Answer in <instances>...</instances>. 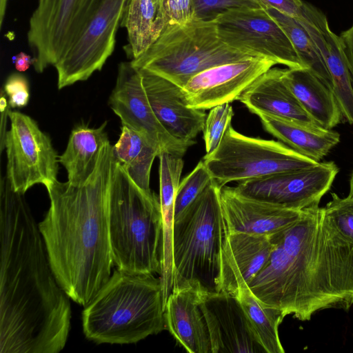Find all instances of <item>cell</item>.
<instances>
[{"label":"cell","instance_id":"e575fe53","mask_svg":"<svg viewBox=\"0 0 353 353\" xmlns=\"http://www.w3.org/2000/svg\"><path fill=\"white\" fill-rule=\"evenodd\" d=\"M3 88L8 97L10 108H23L28 105L30 99L29 83L24 75L11 74L6 79Z\"/></svg>","mask_w":353,"mask_h":353},{"label":"cell","instance_id":"1f68e13d","mask_svg":"<svg viewBox=\"0 0 353 353\" xmlns=\"http://www.w3.org/2000/svg\"><path fill=\"white\" fill-rule=\"evenodd\" d=\"M234 113L230 103H225L210 109L203 128V139L206 154L213 152L220 144Z\"/></svg>","mask_w":353,"mask_h":353},{"label":"cell","instance_id":"f1b7e54d","mask_svg":"<svg viewBox=\"0 0 353 353\" xmlns=\"http://www.w3.org/2000/svg\"><path fill=\"white\" fill-rule=\"evenodd\" d=\"M265 10L285 32L303 67L310 70L332 90V79L327 65L313 41L299 21L274 8Z\"/></svg>","mask_w":353,"mask_h":353},{"label":"cell","instance_id":"2e32d148","mask_svg":"<svg viewBox=\"0 0 353 353\" xmlns=\"http://www.w3.org/2000/svg\"><path fill=\"white\" fill-rule=\"evenodd\" d=\"M200 307L208 325L212 353H266L233 294L201 289Z\"/></svg>","mask_w":353,"mask_h":353},{"label":"cell","instance_id":"d6986e66","mask_svg":"<svg viewBox=\"0 0 353 353\" xmlns=\"http://www.w3.org/2000/svg\"><path fill=\"white\" fill-rule=\"evenodd\" d=\"M272 249L271 236L228 232L220 254L216 292L234 294L247 286L265 265Z\"/></svg>","mask_w":353,"mask_h":353},{"label":"cell","instance_id":"5b68a950","mask_svg":"<svg viewBox=\"0 0 353 353\" xmlns=\"http://www.w3.org/2000/svg\"><path fill=\"white\" fill-rule=\"evenodd\" d=\"M114 265L132 274H161L162 216L159 196L137 185L114 159L107 198Z\"/></svg>","mask_w":353,"mask_h":353},{"label":"cell","instance_id":"e0dca14e","mask_svg":"<svg viewBox=\"0 0 353 353\" xmlns=\"http://www.w3.org/2000/svg\"><path fill=\"white\" fill-rule=\"evenodd\" d=\"M138 70L149 103L162 125L174 138L195 144L194 139L203 128L205 110L189 106L182 88L148 70Z\"/></svg>","mask_w":353,"mask_h":353},{"label":"cell","instance_id":"277c9868","mask_svg":"<svg viewBox=\"0 0 353 353\" xmlns=\"http://www.w3.org/2000/svg\"><path fill=\"white\" fill-rule=\"evenodd\" d=\"M83 330L97 343H135L165 329L160 277L114 270L84 307Z\"/></svg>","mask_w":353,"mask_h":353},{"label":"cell","instance_id":"f546056e","mask_svg":"<svg viewBox=\"0 0 353 353\" xmlns=\"http://www.w3.org/2000/svg\"><path fill=\"white\" fill-rule=\"evenodd\" d=\"M159 159V201L162 223L171 225L174 223V203L184 161L182 157L167 152L158 156Z\"/></svg>","mask_w":353,"mask_h":353},{"label":"cell","instance_id":"4dcf8cb0","mask_svg":"<svg viewBox=\"0 0 353 353\" xmlns=\"http://www.w3.org/2000/svg\"><path fill=\"white\" fill-rule=\"evenodd\" d=\"M214 181L203 160L181 182L176 195L174 219L190 207Z\"/></svg>","mask_w":353,"mask_h":353},{"label":"cell","instance_id":"74e56055","mask_svg":"<svg viewBox=\"0 0 353 353\" xmlns=\"http://www.w3.org/2000/svg\"><path fill=\"white\" fill-rule=\"evenodd\" d=\"M353 82V24L339 36Z\"/></svg>","mask_w":353,"mask_h":353},{"label":"cell","instance_id":"836d02e7","mask_svg":"<svg viewBox=\"0 0 353 353\" xmlns=\"http://www.w3.org/2000/svg\"><path fill=\"white\" fill-rule=\"evenodd\" d=\"M195 17L194 0H162L157 19L158 37L166 26L184 23Z\"/></svg>","mask_w":353,"mask_h":353},{"label":"cell","instance_id":"5bb4252c","mask_svg":"<svg viewBox=\"0 0 353 353\" xmlns=\"http://www.w3.org/2000/svg\"><path fill=\"white\" fill-rule=\"evenodd\" d=\"M108 103L123 126L145 137L159 153L167 152L183 157L194 145L174 138L162 125L149 103L140 72L131 61L119 64Z\"/></svg>","mask_w":353,"mask_h":353},{"label":"cell","instance_id":"7c38bea8","mask_svg":"<svg viewBox=\"0 0 353 353\" xmlns=\"http://www.w3.org/2000/svg\"><path fill=\"white\" fill-rule=\"evenodd\" d=\"M128 0H103L77 40L54 66L61 90L87 80L112 54Z\"/></svg>","mask_w":353,"mask_h":353},{"label":"cell","instance_id":"9c48e42d","mask_svg":"<svg viewBox=\"0 0 353 353\" xmlns=\"http://www.w3.org/2000/svg\"><path fill=\"white\" fill-rule=\"evenodd\" d=\"M103 0H39L29 21L28 45L37 72L54 66L77 40Z\"/></svg>","mask_w":353,"mask_h":353},{"label":"cell","instance_id":"603a6c76","mask_svg":"<svg viewBox=\"0 0 353 353\" xmlns=\"http://www.w3.org/2000/svg\"><path fill=\"white\" fill-rule=\"evenodd\" d=\"M283 79L315 123L332 130L343 119L333 91L307 68L283 70Z\"/></svg>","mask_w":353,"mask_h":353},{"label":"cell","instance_id":"d590c367","mask_svg":"<svg viewBox=\"0 0 353 353\" xmlns=\"http://www.w3.org/2000/svg\"><path fill=\"white\" fill-rule=\"evenodd\" d=\"M196 17L212 19L219 13L232 8L257 6L246 0H194Z\"/></svg>","mask_w":353,"mask_h":353},{"label":"cell","instance_id":"ab89813d","mask_svg":"<svg viewBox=\"0 0 353 353\" xmlns=\"http://www.w3.org/2000/svg\"><path fill=\"white\" fill-rule=\"evenodd\" d=\"M8 0H0V28H1L6 15Z\"/></svg>","mask_w":353,"mask_h":353},{"label":"cell","instance_id":"44dd1931","mask_svg":"<svg viewBox=\"0 0 353 353\" xmlns=\"http://www.w3.org/2000/svg\"><path fill=\"white\" fill-rule=\"evenodd\" d=\"M199 285L174 286L165 306V329L188 352L212 353L208 325L200 307Z\"/></svg>","mask_w":353,"mask_h":353},{"label":"cell","instance_id":"3957f363","mask_svg":"<svg viewBox=\"0 0 353 353\" xmlns=\"http://www.w3.org/2000/svg\"><path fill=\"white\" fill-rule=\"evenodd\" d=\"M114 162L109 141L85 182L46 185L50 205L38 225L48 258L59 286L83 307L109 280L114 265L107 215Z\"/></svg>","mask_w":353,"mask_h":353},{"label":"cell","instance_id":"4fadbf2b","mask_svg":"<svg viewBox=\"0 0 353 353\" xmlns=\"http://www.w3.org/2000/svg\"><path fill=\"white\" fill-rule=\"evenodd\" d=\"M334 161L239 181L240 194L279 207L301 210L319 205L339 172Z\"/></svg>","mask_w":353,"mask_h":353},{"label":"cell","instance_id":"6da1fadb","mask_svg":"<svg viewBox=\"0 0 353 353\" xmlns=\"http://www.w3.org/2000/svg\"><path fill=\"white\" fill-rule=\"evenodd\" d=\"M0 352L58 353L70 327L68 296L52 270L24 194L0 188Z\"/></svg>","mask_w":353,"mask_h":353},{"label":"cell","instance_id":"8fae6325","mask_svg":"<svg viewBox=\"0 0 353 353\" xmlns=\"http://www.w3.org/2000/svg\"><path fill=\"white\" fill-rule=\"evenodd\" d=\"M218 34L228 46L288 67L305 68L285 32L263 8L241 6L214 17Z\"/></svg>","mask_w":353,"mask_h":353},{"label":"cell","instance_id":"7a4b0ae2","mask_svg":"<svg viewBox=\"0 0 353 353\" xmlns=\"http://www.w3.org/2000/svg\"><path fill=\"white\" fill-rule=\"evenodd\" d=\"M273 249L248 285L264 305L310 321L317 312L353 305V243L319 205L271 236Z\"/></svg>","mask_w":353,"mask_h":353},{"label":"cell","instance_id":"d6a6232c","mask_svg":"<svg viewBox=\"0 0 353 353\" xmlns=\"http://www.w3.org/2000/svg\"><path fill=\"white\" fill-rule=\"evenodd\" d=\"M324 209L339 233L353 243V199L332 193Z\"/></svg>","mask_w":353,"mask_h":353},{"label":"cell","instance_id":"8992f818","mask_svg":"<svg viewBox=\"0 0 353 353\" xmlns=\"http://www.w3.org/2000/svg\"><path fill=\"white\" fill-rule=\"evenodd\" d=\"M214 181L178 217L173 230L174 286L199 285L216 291L221 251L228 228Z\"/></svg>","mask_w":353,"mask_h":353},{"label":"cell","instance_id":"cb8c5ba5","mask_svg":"<svg viewBox=\"0 0 353 353\" xmlns=\"http://www.w3.org/2000/svg\"><path fill=\"white\" fill-rule=\"evenodd\" d=\"M263 128L296 152L320 162L340 141L336 131L269 114H259Z\"/></svg>","mask_w":353,"mask_h":353},{"label":"cell","instance_id":"9a60e30c","mask_svg":"<svg viewBox=\"0 0 353 353\" xmlns=\"http://www.w3.org/2000/svg\"><path fill=\"white\" fill-rule=\"evenodd\" d=\"M276 64L267 57H252L220 64L194 75L182 89L189 106L210 110L238 100L259 76Z\"/></svg>","mask_w":353,"mask_h":353},{"label":"cell","instance_id":"52a82bcc","mask_svg":"<svg viewBox=\"0 0 353 353\" xmlns=\"http://www.w3.org/2000/svg\"><path fill=\"white\" fill-rule=\"evenodd\" d=\"M256 57L233 48L220 39L216 21L195 17L169 24L134 67L145 69L181 88L198 73L223 63Z\"/></svg>","mask_w":353,"mask_h":353},{"label":"cell","instance_id":"f35d334b","mask_svg":"<svg viewBox=\"0 0 353 353\" xmlns=\"http://www.w3.org/2000/svg\"><path fill=\"white\" fill-rule=\"evenodd\" d=\"M13 60L15 68L19 72H25L33 63V58L23 52L17 54Z\"/></svg>","mask_w":353,"mask_h":353},{"label":"cell","instance_id":"ac0fdd59","mask_svg":"<svg viewBox=\"0 0 353 353\" xmlns=\"http://www.w3.org/2000/svg\"><path fill=\"white\" fill-rule=\"evenodd\" d=\"M296 19L308 33L327 65L343 119L353 125V82L339 36L331 30L324 13L307 2H303L301 15Z\"/></svg>","mask_w":353,"mask_h":353},{"label":"cell","instance_id":"484cf974","mask_svg":"<svg viewBox=\"0 0 353 353\" xmlns=\"http://www.w3.org/2000/svg\"><path fill=\"white\" fill-rule=\"evenodd\" d=\"M112 150L114 159L134 183L147 193H152L150 172L154 159L160 154L159 150L141 134L123 125Z\"/></svg>","mask_w":353,"mask_h":353},{"label":"cell","instance_id":"8d00e7d4","mask_svg":"<svg viewBox=\"0 0 353 353\" xmlns=\"http://www.w3.org/2000/svg\"><path fill=\"white\" fill-rule=\"evenodd\" d=\"M258 6L267 9L274 8L292 17L298 19L301 15L303 1L301 0H246Z\"/></svg>","mask_w":353,"mask_h":353},{"label":"cell","instance_id":"4316f807","mask_svg":"<svg viewBox=\"0 0 353 353\" xmlns=\"http://www.w3.org/2000/svg\"><path fill=\"white\" fill-rule=\"evenodd\" d=\"M161 0H128L121 23L128 32L124 48L128 58L142 55L157 39V19Z\"/></svg>","mask_w":353,"mask_h":353},{"label":"cell","instance_id":"83f0119b","mask_svg":"<svg viewBox=\"0 0 353 353\" xmlns=\"http://www.w3.org/2000/svg\"><path fill=\"white\" fill-rule=\"evenodd\" d=\"M233 295L242 307L253 332L266 353H284L279 335V326L286 316L283 312L264 305L248 285L238 289Z\"/></svg>","mask_w":353,"mask_h":353},{"label":"cell","instance_id":"d4e9b609","mask_svg":"<svg viewBox=\"0 0 353 353\" xmlns=\"http://www.w3.org/2000/svg\"><path fill=\"white\" fill-rule=\"evenodd\" d=\"M106 125L107 121L98 128L81 123L72 130L66 148L59 157L70 183L85 182L94 170L101 150L109 142Z\"/></svg>","mask_w":353,"mask_h":353},{"label":"cell","instance_id":"b9f144b4","mask_svg":"<svg viewBox=\"0 0 353 353\" xmlns=\"http://www.w3.org/2000/svg\"><path fill=\"white\" fill-rule=\"evenodd\" d=\"M161 2H162V0H161ZM161 4H160V7H161ZM160 10V9H159Z\"/></svg>","mask_w":353,"mask_h":353},{"label":"cell","instance_id":"30bf717a","mask_svg":"<svg viewBox=\"0 0 353 353\" xmlns=\"http://www.w3.org/2000/svg\"><path fill=\"white\" fill-rule=\"evenodd\" d=\"M10 128L6 132V178L14 191L25 194L36 184L46 185L57 179L59 157L50 137L30 116L8 113Z\"/></svg>","mask_w":353,"mask_h":353},{"label":"cell","instance_id":"7402d4cb","mask_svg":"<svg viewBox=\"0 0 353 353\" xmlns=\"http://www.w3.org/2000/svg\"><path fill=\"white\" fill-rule=\"evenodd\" d=\"M283 70L272 67L249 85L238 100L257 116L269 114L317 125L284 82Z\"/></svg>","mask_w":353,"mask_h":353},{"label":"cell","instance_id":"ffe728a7","mask_svg":"<svg viewBox=\"0 0 353 353\" xmlns=\"http://www.w3.org/2000/svg\"><path fill=\"white\" fill-rule=\"evenodd\" d=\"M220 201L229 232L272 236L296 222L303 211L244 196L226 185L220 188Z\"/></svg>","mask_w":353,"mask_h":353},{"label":"cell","instance_id":"ba28073f","mask_svg":"<svg viewBox=\"0 0 353 353\" xmlns=\"http://www.w3.org/2000/svg\"><path fill=\"white\" fill-rule=\"evenodd\" d=\"M202 160L219 188L230 182L305 168L319 163L281 141L243 135L231 125L216 149Z\"/></svg>","mask_w":353,"mask_h":353},{"label":"cell","instance_id":"60d3db41","mask_svg":"<svg viewBox=\"0 0 353 353\" xmlns=\"http://www.w3.org/2000/svg\"><path fill=\"white\" fill-rule=\"evenodd\" d=\"M347 196L353 199V172L350 179V191Z\"/></svg>","mask_w":353,"mask_h":353}]
</instances>
